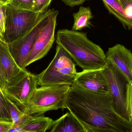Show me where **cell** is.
Masks as SVG:
<instances>
[{"label":"cell","instance_id":"obj_1","mask_svg":"<svg viewBox=\"0 0 132 132\" xmlns=\"http://www.w3.org/2000/svg\"><path fill=\"white\" fill-rule=\"evenodd\" d=\"M67 109L80 122L102 129L132 132V123L114 110L110 94H100L71 85L66 98Z\"/></svg>","mask_w":132,"mask_h":132},{"label":"cell","instance_id":"obj_2","mask_svg":"<svg viewBox=\"0 0 132 132\" xmlns=\"http://www.w3.org/2000/svg\"><path fill=\"white\" fill-rule=\"evenodd\" d=\"M56 43L83 70L102 69L107 64L103 50L89 40L86 33L67 29L59 30L56 35Z\"/></svg>","mask_w":132,"mask_h":132},{"label":"cell","instance_id":"obj_3","mask_svg":"<svg viewBox=\"0 0 132 132\" xmlns=\"http://www.w3.org/2000/svg\"><path fill=\"white\" fill-rule=\"evenodd\" d=\"M70 87L68 85H60L37 87L22 111L33 116L60 109L63 110Z\"/></svg>","mask_w":132,"mask_h":132},{"label":"cell","instance_id":"obj_4","mask_svg":"<svg viewBox=\"0 0 132 132\" xmlns=\"http://www.w3.org/2000/svg\"><path fill=\"white\" fill-rule=\"evenodd\" d=\"M76 64L60 46H56V52L46 69L37 75L38 85L53 86L73 85L77 75Z\"/></svg>","mask_w":132,"mask_h":132},{"label":"cell","instance_id":"obj_5","mask_svg":"<svg viewBox=\"0 0 132 132\" xmlns=\"http://www.w3.org/2000/svg\"><path fill=\"white\" fill-rule=\"evenodd\" d=\"M6 24L4 40L9 44L30 31L36 25L42 13L17 9L8 4H6Z\"/></svg>","mask_w":132,"mask_h":132},{"label":"cell","instance_id":"obj_6","mask_svg":"<svg viewBox=\"0 0 132 132\" xmlns=\"http://www.w3.org/2000/svg\"><path fill=\"white\" fill-rule=\"evenodd\" d=\"M37 75L26 69H22L15 77L7 83L2 92L7 98L16 104L22 111L37 88Z\"/></svg>","mask_w":132,"mask_h":132},{"label":"cell","instance_id":"obj_7","mask_svg":"<svg viewBox=\"0 0 132 132\" xmlns=\"http://www.w3.org/2000/svg\"><path fill=\"white\" fill-rule=\"evenodd\" d=\"M103 71L108 81L114 110L122 118L131 122L126 104V90L128 81L110 63L107 62Z\"/></svg>","mask_w":132,"mask_h":132},{"label":"cell","instance_id":"obj_8","mask_svg":"<svg viewBox=\"0 0 132 132\" xmlns=\"http://www.w3.org/2000/svg\"><path fill=\"white\" fill-rule=\"evenodd\" d=\"M50 10L41 14L35 27L25 35L8 44L11 54L19 67L26 69V60L34 46L40 31L48 22Z\"/></svg>","mask_w":132,"mask_h":132},{"label":"cell","instance_id":"obj_9","mask_svg":"<svg viewBox=\"0 0 132 132\" xmlns=\"http://www.w3.org/2000/svg\"><path fill=\"white\" fill-rule=\"evenodd\" d=\"M58 11L50 10L48 22L40 31L34 46L26 62V68L45 56L52 46L55 40V32Z\"/></svg>","mask_w":132,"mask_h":132},{"label":"cell","instance_id":"obj_10","mask_svg":"<svg viewBox=\"0 0 132 132\" xmlns=\"http://www.w3.org/2000/svg\"><path fill=\"white\" fill-rule=\"evenodd\" d=\"M104 68L83 70L81 72H77L73 84L93 92L110 94L109 84Z\"/></svg>","mask_w":132,"mask_h":132},{"label":"cell","instance_id":"obj_11","mask_svg":"<svg viewBox=\"0 0 132 132\" xmlns=\"http://www.w3.org/2000/svg\"><path fill=\"white\" fill-rule=\"evenodd\" d=\"M107 62L111 63L128 82L132 81V53L121 44L109 48L106 55Z\"/></svg>","mask_w":132,"mask_h":132},{"label":"cell","instance_id":"obj_12","mask_svg":"<svg viewBox=\"0 0 132 132\" xmlns=\"http://www.w3.org/2000/svg\"><path fill=\"white\" fill-rule=\"evenodd\" d=\"M0 62L7 83L10 82L22 70L17 65L11 54L8 44L0 38Z\"/></svg>","mask_w":132,"mask_h":132},{"label":"cell","instance_id":"obj_13","mask_svg":"<svg viewBox=\"0 0 132 132\" xmlns=\"http://www.w3.org/2000/svg\"><path fill=\"white\" fill-rule=\"evenodd\" d=\"M49 132H87L80 122L70 112L53 121Z\"/></svg>","mask_w":132,"mask_h":132},{"label":"cell","instance_id":"obj_14","mask_svg":"<svg viewBox=\"0 0 132 132\" xmlns=\"http://www.w3.org/2000/svg\"><path fill=\"white\" fill-rule=\"evenodd\" d=\"M52 119L43 114L37 116L27 115L24 120L22 132H46L52 127Z\"/></svg>","mask_w":132,"mask_h":132},{"label":"cell","instance_id":"obj_15","mask_svg":"<svg viewBox=\"0 0 132 132\" xmlns=\"http://www.w3.org/2000/svg\"><path fill=\"white\" fill-rule=\"evenodd\" d=\"M109 12L114 15L129 29H132V18L127 15L125 9L119 0H102Z\"/></svg>","mask_w":132,"mask_h":132},{"label":"cell","instance_id":"obj_16","mask_svg":"<svg viewBox=\"0 0 132 132\" xmlns=\"http://www.w3.org/2000/svg\"><path fill=\"white\" fill-rule=\"evenodd\" d=\"M74 22L72 27V30L77 31L81 30L86 28H90L92 25L90 20L94 16L89 7L80 6L79 11L73 14Z\"/></svg>","mask_w":132,"mask_h":132},{"label":"cell","instance_id":"obj_17","mask_svg":"<svg viewBox=\"0 0 132 132\" xmlns=\"http://www.w3.org/2000/svg\"><path fill=\"white\" fill-rule=\"evenodd\" d=\"M5 97L13 126L16 125L21 121L27 115L25 114L16 104L6 96Z\"/></svg>","mask_w":132,"mask_h":132},{"label":"cell","instance_id":"obj_18","mask_svg":"<svg viewBox=\"0 0 132 132\" xmlns=\"http://www.w3.org/2000/svg\"><path fill=\"white\" fill-rule=\"evenodd\" d=\"M35 3L36 0H11L6 4L17 9L34 11Z\"/></svg>","mask_w":132,"mask_h":132},{"label":"cell","instance_id":"obj_19","mask_svg":"<svg viewBox=\"0 0 132 132\" xmlns=\"http://www.w3.org/2000/svg\"><path fill=\"white\" fill-rule=\"evenodd\" d=\"M0 119L11 121V118L3 92L0 88Z\"/></svg>","mask_w":132,"mask_h":132},{"label":"cell","instance_id":"obj_20","mask_svg":"<svg viewBox=\"0 0 132 132\" xmlns=\"http://www.w3.org/2000/svg\"><path fill=\"white\" fill-rule=\"evenodd\" d=\"M6 20V5L0 2V38L4 39Z\"/></svg>","mask_w":132,"mask_h":132},{"label":"cell","instance_id":"obj_21","mask_svg":"<svg viewBox=\"0 0 132 132\" xmlns=\"http://www.w3.org/2000/svg\"><path fill=\"white\" fill-rule=\"evenodd\" d=\"M126 104L127 109L132 123V81L129 82L127 85Z\"/></svg>","mask_w":132,"mask_h":132},{"label":"cell","instance_id":"obj_22","mask_svg":"<svg viewBox=\"0 0 132 132\" xmlns=\"http://www.w3.org/2000/svg\"><path fill=\"white\" fill-rule=\"evenodd\" d=\"M52 0H36L34 12L42 13L47 11Z\"/></svg>","mask_w":132,"mask_h":132},{"label":"cell","instance_id":"obj_23","mask_svg":"<svg viewBox=\"0 0 132 132\" xmlns=\"http://www.w3.org/2000/svg\"><path fill=\"white\" fill-rule=\"evenodd\" d=\"M81 123L84 126L85 131L87 132H132L111 129H102L97 128H94V127L89 126L83 122H81Z\"/></svg>","mask_w":132,"mask_h":132},{"label":"cell","instance_id":"obj_24","mask_svg":"<svg viewBox=\"0 0 132 132\" xmlns=\"http://www.w3.org/2000/svg\"><path fill=\"white\" fill-rule=\"evenodd\" d=\"M13 126L11 121L0 119V132H7Z\"/></svg>","mask_w":132,"mask_h":132},{"label":"cell","instance_id":"obj_25","mask_svg":"<svg viewBox=\"0 0 132 132\" xmlns=\"http://www.w3.org/2000/svg\"><path fill=\"white\" fill-rule=\"evenodd\" d=\"M125 9L127 15L132 18V0H119Z\"/></svg>","mask_w":132,"mask_h":132},{"label":"cell","instance_id":"obj_26","mask_svg":"<svg viewBox=\"0 0 132 132\" xmlns=\"http://www.w3.org/2000/svg\"><path fill=\"white\" fill-rule=\"evenodd\" d=\"M6 84L7 81L0 62V88L2 91L5 88Z\"/></svg>","mask_w":132,"mask_h":132},{"label":"cell","instance_id":"obj_27","mask_svg":"<svg viewBox=\"0 0 132 132\" xmlns=\"http://www.w3.org/2000/svg\"><path fill=\"white\" fill-rule=\"evenodd\" d=\"M67 5L70 7H74L83 4L86 0H62Z\"/></svg>","mask_w":132,"mask_h":132},{"label":"cell","instance_id":"obj_28","mask_svg":"<svg viewBox=\"0 0 132 132\" xmlns=\"http://www.w3.org/2000/svg\"><path fill=\"white\" fill-rule=\"evenodd\" d=\"M11 0H0V2L3 3L4 4H6L9 2Z\"/></svg>","mask_w":132,"mask_h":132}]
</instances>
